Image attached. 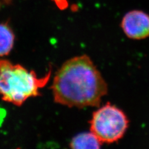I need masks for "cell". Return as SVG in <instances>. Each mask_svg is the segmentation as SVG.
Returning <instances> with one entry per match:
<instances>
[{
  "instance_id": "6da1fadb",
  "label": "cell",
  "mask_w": 149,
  "mask_h": 149,
  "mask_svg": "<svg viewBox=\"0 0 149 149\" xmlns=\"http://www.w3.org/2000/svg\"><path fill=\"white\" fill-rule=\"evenodd\" d=\"M51 89L54 101L69 108L97 107L108 93V85L91 58L77 56L56 73Z\"/></svg>"
},
{
  "instance_id": "7a4b0ae2",
  "label": "cell",
  "mask_w": 149,
  "mask_h": 149,
  "mask_svg": "<svg viewBox=\"0 0 149 149\" xmlns=\"http://www.w3.org/2000/svg\"><path fill=\"white\" fill-rule=\"evenodd\" d=\"M51 69L45 76L38 78L19 64L0 58V95L3 100L20 106L29 97L39 96V90L48 83Z\"/></svg>"
},
{
  "instance_id": "3957f363",
  "label": "cell",
  "mask_w": 149,
  "mask_h": 149,
  "mask_svg": "<svg viewBox=\"0 0 149 149\" xmlns=\"http://www.w3.org/2000/svg\"><path fill=\"white\" fill-rule=\"evenodd\" d=\"M129 124L124 112L108 102L93 113L90 121V131L102 143H111L124 137Z\"/></svg>"
},
{
  "instance_id": "277c9868",
  "label": "cell",
  "mask_w": 149,
  "mask_h": 149,
  "mask_svg": "<svg viewBox=\"0 0 149 149\" xmlns=\"http://www.w3.org/2000/svg\"><path fill=\"white\" fill-rule=\"evenodd\" d=\"M121 27L129 39H146L149 37V15L141 10L130 11L123 17Z\"/></svg>"
},
{
  "instance_id": "5b68a950",
  "label": "cell",
  "mask_w": 149,
  "mask_h": 149,
  "mask_svg": "<svg viewBox=\"0 0 149 149\" xmlns=\"http://www.w3.org/2000/svg\"><path fill=\"white\" fill-rule=\"evenodd\" d=\"M102 144L95 135L90 132H83L74 137L70 143V147L75 149H98Z\"/></svg>"
},
{
  "instance_id": "8992f818",
  "label": "cell",
  "mask_w": 149,
  "mask_h": 149,
  "mask_svg": "<svg viewBox=\"0 0 149 149\" xmlns=\"http://www.w3.org/2000/svg\"><path fill=\"white\" fill-rule=\"evenodd\" d=\"M15 36L11 28L6 24H0V58L8 55L14 46Z\"/></svg>"
},
{
  "instance_id": "52a82bcc",
  "label": "cell",
  "mask_w": 149,
  "mask_h": 149,
  "mask_svg": "<svg viewBox=\"0 0 149 149\" xmlns=\"http://www.w3.org/2000/svg\"><path fill=\"white\" fill-rule=\"evenodd\" d=\"M60 9H64L68 6V3L67 0H52Z\"/></svg>"
}]
</instances>
